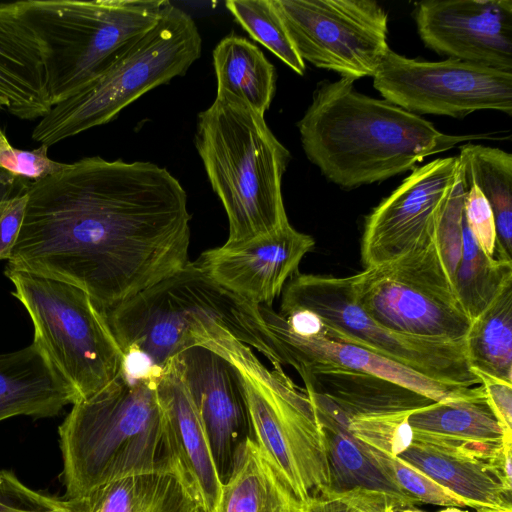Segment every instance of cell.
Instances as JSON below:
<instances>
[{"label": "cell", "mask_w": 512, "mask_h": 512, "mask_svg": "<svg viewBox=\"0 0 512 512\" xmlns=\"http://www.w3.org/2000/svg\"><path fill=\"white\" fill-rule=\"evenodd\" d=\"M0 103L22 120L41 119L52 108L43 48L18 1L0 3Z\"/></svg>", "instance_id": "44dd1931"}, {"label": "cell", "mask_w": 512, "mask_h": 512, "mask_svg": "<svg viewBox=\"0 0 512 512\" xmlns=\"http://www.w3.org/2000/svg\"><path fill=\"white\" fill-rule=\"evenodd\" d=\"M307 158L345 189L386 180L425 158L482 135H449L385 99L357 92L354 80L321 82L297 124Z\"/></svg>", "instance_id": "7a4b0ae2"}, {"label": "cell", "mask_w": 512, "mask_h": 512, "mask_svg": "<svg viewBox=\"0 0 512 512\" xmlns=\"http://www.w3.org/2000/svg\"><path fill=\"white\" fill-rule=\"evenodd\" d=\"M0 512H82V509L76 499L33 490L11 471L0 470Z\"/></svg>", "instance_id": "d590c367"}, {"label": "cell", "mask_w": 512, "mask_h": 512, "mask_svg": "<svg viewBox=\"0 0 512 512\" xmlns=\"http://www.w3.org/2000/svg\"><path fill=\"white\" fill-rule=\"evenodd\" d=\"M213 512H306L285 477L252 438L241 446Z\"/></svg>", "instance_id": "603a6c76"}, {"label": "cell", "mask_w": 512, "mask_h": 512, "mask_svg": "<svg viewBox=\"0 0 512 512\" xmlns=\"http://www.w3.org/2000/svg\"><path fill=\"white\" fill-rule=\"evenodd\" d=\"M217 91L228 92L264 116L276 91V70L252 42L231 34L213 50Z\"/></svg>", "instance_id": "f1b7e54d"}, {"label": "cell", "mask_w": 512, "mask_h": 512, "mask_svg": "<svg viewBox=\"0 0 512 512\" xmlns=\"http://www.w3.org/2000/svg\"><path fill=\"white\" fill-rule=\"evenodd\" d=\"M47 152L48 147L45 145L33 150L0 147V169L18 178L36 181L66 167V163L49 158Z\"/></svg>", "instance_id": "8d00e7d4"}, {"label": "cell", "mask_w": 512, "mask_h": 512, "mask_svg": "<svg viewBox=\"0 0 512 512\" xmlns=\"http://www.w3.org/2000/svg\"><path fill=\"white\" fill-rule=\"evenodd\" d=\"M395 512H423V511L415 510V509H412V508H405V509H401V510H398V511H395Z\"/></svg>", "instance_id": "bcb514c9"}, {"label": "cell", "mask_w": 512, "mask_h": 512, "mask_svg": "<svg viewBox=\"0 0 512 512\" xmlns=\"http://www.w3.org/2000/svg\"><path fill=\"white\" fill-rule=\"evenodd\" d=\"M481 512H512V510H495V509H485Z\"/></svg>", "instance_id": "f6af8a7d"}, {"label": "cell", "mask_w": 512, "mask_h": 512, "mask_svg": "<svg viewBox=\"0 0 512 512\" xmlns=\"http://www.w3.org/2000/svg\"><path fill=\"white\" fill-rule=\"evenodd\" d=\"M439 512H468V511L461 510L457 507H446L445 509H442Z\"/></svg>", "instance_id": "ee69618b"}, {"label": "cell", "mask_w": 512, "mask_h": 512, "mask_svg": "<svg viewBox=\"0 0 512 512\" xmlns=\"http://www.w3.org/2000/svg\"><path fill=\"white\" fill-rule=\"evenodd\" d=\"M466 189L464 216L467 226L480 249L487 256L495 257L497 237L490 204L476 186L470 185Z\"/></svg>", "instance_id": "74e56055"}, {"label": "cell", "mask_w": 512, "mask_h": 512, "mask_svg": "<svg viewBox=\"0 0 512 512\" xmlns=\"http://www.w3.org/2000/svg\"><path fill=\"white\" fill-rule=\"evenodd\" d=\"M31 181L18 178L0 169V200L13 197L27 190Z\"/></svg>", "instance_id": "b9f144b4"}, {"label": "cell", "mask_w": 512, "mask_h": 512, "mask_svg": "<svg viewBox=\"0 0 512 512\" xmlns=\"http://www.w3.org/2000/svg\"><path fill=\"white\" fill-rule=\"evenodd\" d=\"M313 409L323 434L328 463L329 486L324 493L382 494L395 499L404 508H412L419 503L382 472L365 445L350 433L348 418L334 419Z\"/></svg>", "instance_id": "cb8c5ba5"}, {"label": "cell", "mask_w": 512, "mask_h": 512, "mask_svg": "<svg viewBox=\"0 0 512 512\" xmlns=\"http://www.w3.org/2000/svg\"><path fill=\"white\" fill-rule=\"evenodd\" d=\"M413 440L446 445L512 446L490 410L480 385L472 396L434 402L408 417Z\"/></svg>", "instance_id": "d4e9b609"}, {"label": "cell", "mask_w": 512, "mask_h": 512, "mask_svg": "<svg viewBox=\"0 0 512 512\" xmlns=\"http://www.w3.org/2000/svg\"><path fill=\"white\" fill-rule=\"evenodd\" d=\"M390 512H395V511H390Z\"/></svg>", "instance_id": "7dc6e473"}, {"label": "cell", "mask_w": 512, "mask_h": 512, "mask_svg": "<svg viewBox=\"0 0 512 512\" xmlns=\"http://www.w3.org/2000/svg\"><path fill=\"white\" fill-rule=\"evenodd\" d=\"M410 414L405 412L354 417L349 420L348 429L365 445L397 457L413 440V432L408 423Z\"/></svg>", "instance_id": "836d02e7"}, {"label": "cell", "mask_w": 512, "mask_h": 512, "mask_svg": "<svg viewBox=\"0 0 512 512\" xmlns=\"http://www.w3.org/2000/svg\"><path fill=\"white\" fill-rule=\"evenodd\" d=\"M373 79L385 100L416 115L512 112V72L450 58L419 61L389 49Z\"/></svg>", "instance_id": "4fadbf2b"}, {"label": "cell", "mask_w": 512, "mask_h": 512, "mask_svg": "<svg viewBox=\"0 0 512 512\" xmlns=\"http://www.w3.org/2000/svg\"><path fill=\"white\" fill-rule=\"evenodd\" d=\"M397 457L474 504L477 512L512 510V470L507 462L499 465L459 446L418 440Z\"/></svg>", "instance_id": "ffe728a7"}, {"label": "cell", "mask_w": 512, "mask_h": 512, "mask_svg": "<svg viewBox=\"0 0 512 512\" xmlns=\"http://www.w3.org/2000/svg\"><path fill=\"white\" fill-rule=\"evenodd\" d=\"M301 59L341 77L374 76L390 49L388 14L373 0H271Z\"/></svg>", "instance_id": "7c38bea8"}, {"label": "cell", "mask_w": 512, "mask_h": 512, "mask_svg": "<svg viewBox=\"0 0 512 512\" xmlns=\"http://www.w3.org/2000/svg\"><path fill=\"white\" fill-rule=\"evenodd\" d=\"M396 505L386 498L322 494L309 499L306 512H389Z\"/></svg>", "instance_id": "f35d334b"}, {"label": "cell", "mask_w": 512, "mask_h": 512, "mask_svg": "<svg viewBox=\"0 0 512 512\" xmlns=\"http://www.w3.org/2000/svg\"><path fill=\"white\" fill-rule=\"evenodd\" d=\"M82 512H200L202 507L173 472H151L106 483L76 499Z\"/></svg>", "instance_id": "4316f807"}, {"label": "cell", "mask_w": 512, "mask_h": 512, "mask_svg": "<svg viewBox=\"0 0 512 512\" xmlns=\"http://www.w3.org/2000/svg\"><path fill=\"white\" fill-rule=\"evenodd\" d=\"M175 357L223 483L241 446L252 438L243 379L226 357L204 346L191 347Z\"/></svg>", "instance_id": "2e32d148"}, {"label": "cell", "mask_w": 512, "mask_h": 512, "mask_svg": "<svg viewBox=\"0 0 512 512\" xmlns=\"http://www.w3.org/2000/svg\"><path fill=\"white\" fill-rule=\"evenodd\" d=\"M282 365L292 366L299 375L331 371L371 374L411 389L435 402L474 395L480 388L444 384L395 361L355 345L325 338H299L269 331Z\"/></svg>", "instance_id": "d6986e66"}, {"label": "cell", "mask_w": 512, "mask_h": 512, "mask_svg": "<svg viewBox=\"0 0 512 512\" xmlns=\"http://www.w3.org/2000/svg\"><path fill=\"white\" fill-rule=\"evenodd\" d=\"M280 305L307 309L320 318L319 333L312 338L358 346L444 384L480 385L464 341L414 337L383 327L355 302L349 276L297 272L286 283Z\"/></svg>", "instance_id": "30bf717a"}, {"label": "cell", "mask_w": 512, "mask_h": 512, "mask_svg": "<svg viewBox=\"0 0 512 512\" xmlns=\"http://www.w3.org/2000/svg\"><path fill=\"white\" fill-rule=\"evenodd\" d=\"M27 199L26 190L13 197L0 200V260H8L18 238Z\"/></svg>", "instance_id": "60d3db41"}, {"label": "cell", "mask_w": 512, "mask_h": 512, "mask_svg": "<svg viewBox=\"0 0 512 512\" xmlns=\"http://www.w3.org/2000/svg\"><path fill=\"white\" fill-rule=\"evenodd\" d=\"M163 413L164 445L171 470L205 512H213L222 488L210 445L197 409L173 357L156 384Z\"/></svg>", "instance_id": "ac0fdd59"}, {"label": "cell", "mask_w": 512, "mask_h": 512, "mask_svg": "<svg viewBox=\"0 0 512 512\" xmlns=\"http://www.w3.org/2000/svg\"><path fill=\"white\" fill-rule=\"evenodd\" d=\"M27 195L7 265L76 285L102 311L189 262L187 193L154 163L85 157Z\"/></svg>", "instance_id": "6da1fadb"}, {"label": "cell", "mask_w": 512, "mask_h": 512, "mask_svg": "<svg viewBox=\"0 0 512 512\" xmlns=\"http://www.w3.org/2000/svg\"><path fill=\"white\" fill-rule=\"evenodd\" d=\"M76 401L74 390L36 343L0 354V421L53 417Z\"/></svg>", "instance_id": "7402d4cb"}, {"label": "cell", "mask_w": 512, "mask_h": 512, "mask_svg": "<svg viewBox=\"0 0 512 512\" xmlns=\"http://www.w3.org/2000/svg\"><path fill=\"white\" fill-rule=\"evenodd\" d=\"M466 192L459 170L440 214L435 234L436 246L452 282L462 254Z\"/></svg>", "instance_id": "e575fe53"}, {"label": "cell", "mask_w": 512, "mask_h": 512, "mask_svg": "<svg viewBox=\"0 0 512 512\" xmlns=\"http://www.w3.org/2000/svg\"><path fill=\"white\" fill-rule=\"evenodd\" d=\"M482 386L486 402L505 435L512 440V383L476 372Z\"/></svg>", "instance_id": "ab89813d"}, {"label": "cell", "mask_w": 512, "mask_h": 512, "mask_svg": "<svg viewBox=\"0 0 512 512\" xmlns=\"http://www.w3.org/2000/svg\"><path fill=\"white\" fill-rule=\"evenodd\" d=\"M464 185L483 193L493 212L496 227L495 258L512 261V155L480 144L459 147Z\"/></svg>", "instance_id": "83f0119b"}, {"label": "cell", "mask_w": 512, "mask_h": 512, "mask_svg": "<svg viewBox=\"0 0 512 512\" xmlns=\"http://www.w3.org/2000/svg\"><path fill=\"white\" fill-rule=\"evenodd\" d=\"M13 296L27 310L34 343L71 386L77 401L100 391L120 372L124 354L104 312L80 287L6 265Z\"/></svg>", "instance_id": "9c48e42d"}, {"label": "cell", "mask_w": 512, "mask_h": 512, "mask_svg": "<svg viewBox=\"0 0 512 512\" xmlns=\"http://www.w3.org/2000/svg\"><path fill=\"white\" fill-rule=\"evenodd\" d=\"M3 108L2 104L0 103V109ZM11 146L6 136L3 134V132L0 130V147H8Z\"/></svg>", "instance_id": "7bdbcfd3"}, {"label": "cell", "mask_w": 512, "mask_h": 512, "mask_svg": "<svg viewBox=\"0 0 512 512\" xmlns=\"http://www.w3.org/2000/svg\"><path fill=\"white\" fill-rule=\"evenodd\" d=\"M458 156L434 159L411 174L366 217L361 260L371 267L430 243L459 174Z\"/></svg>", "instance_id": "5bb4252c"}, {"label": "cell", "mask_w": 512, "mask_h": 512, "mask_svg": "<svg viewBox=\"0 0 512 512\" xmlns=\"http://www.w3.org/2000/svg\"><path fill=\"white\" fill-rule=\"evenodd\" d=\"M305 387L322 394L349 418L414 412L435 401L371 374L331 371L300 375Z\"/></svg>", "instance_id": "484cf974"}, {"label": "cell", "mask_w": 512, "mask_h": 512, "mask_svg": "<svg viewBox=\"0 0 512 512\" xmlns=\"http://www.w3.org/2000/svg\"><path fill=\"white\" fill-rule=\"evenodd\" d=\"M239 371L246 390L252 438L306 506L327 491L328 463L323 434L304 389L283 368H268L252 348L214 325L198 338Z\"/></svg>", "instance_id": "52a82bcc"}, {"label": "cell", "mask_w": 512, "mask_h": 512, "mask_svg": "<svg viewBox=\"0 0 512 512\" xmlns=\"http://www.w3.org/2000/svg\"><path fill=\"white\" fill-rule=\"evenodd\" d=\"M160 372L132 374L123 365L104 388L72 404L58 428L66 499L124 477L172 472L156 391Z\"/></svg>", "instance_id": "277c9868"}, {"label": "cell", "mask_w": 512, "mask_h": 512, "mask_svg": "<svg viewBox=\"0 0 512 512\" xmlns=\"http://www.w3.org/2000/svg\"><path fill=\"white\" fill-rule=\"evenodd\" d=\"M189 14L170 4L159 21L114 65L70 98L54 105L32 131L48 148L113 120L137 98L184 75L201 54Z\"/></svg>", "instance_id": "ba28073f"}, {"label": "cell", "mask_w": 512, "mask_h": 512, "mask_svg": "<svg viewBox=\"0 0 512 512\" xmlns=\"http://www.w3.org/2000/svg\"><path fill=\"white\" fill-rule=\"evenodd\" d=\"M511 282L512 261L487 256L464 221L462 254L453 277V285L459 302L471 321Z\"/></svg>", "instance_id": "4dcf8cb0"}, {"label": "cell", "mask_w": 512, "mask_h": 512, "mask_svg": "<svg viewBox=\"0 0 512 512\" xmlns=\"http://www.w3.org/2000/svg\"><path fill=\"white\" fill-rule=\"evenodd\" d=\"M415 21L436 53L512 72V0L422 1Z\"/></svg>", "instance_id": "9a60e30c"}, {"label": "cell", "mask_w": 512, "mask_h": 512, "mask_svg": "<svg viewBox=\"0 0 512 512\" xmlns=\"http://www.w3.org/2000/svg\"><path fill=\"white\" fill-rule=\"evenodd\" d=\"M355 302L394 332L463 342L471 319L456 295L435 238L386 263L349 276Z\"/></svg>", "instance_id": "8fae6325"}, {"label": "cell", "mask_w": 512, "mask_h": 512, "mask_svg": "<svg viewBox=\"0 0 512 512\" xmlns=\"http://www.w3.org/2000/svg\"><path fill=\"white\" fill-rule=\"evenodd\" d=\"M226 8L241 27L299 75L305 62L297 53L271 0H228Z\"/></svg>", "instance_id": "1f68e13d"}, {"label": "cell", "mask_w": 512, "mask_h": 512, "mask_svg": "<svg viewBox=\"0 0 512 512\" xmlns=\"http://www.w3.org/2000/svg\"><path fill=\"white\" fill-rule=\"evenodd\" d=\"M103 312L124 366L134 373L161 371L213 325L260 352L272 367L283 366L259 306L219 284L197 260Z\"/></svg>", "instance_id": "3957f363"}, {"label": "cell", "mask_w": 512, "mask_h": 512, "mask_svg": "<svg viewBox=\"0 0 512 512\" xmlns=\"http://www.w3.org/2000/svg\"><path fill=\"white\" fill-rule=\"evenodd\" d=\"M21 14L44 53L52 107L97 79L161 18L167 0H27Z\"/></svg>", "instance_id": "8992f818"}, {"label": "cell", "mask_w": 512, "mask_h": 512, "mask_svg": "<svg viewBox=\"0 0 512 512\" xmlns=\"http://www.w3.org/2000/svg\"><path fill=\"white\" fill-rule=\"evenodd\" d=\"M195 146L228 218L224 244L246 242L289 222L281 185L291 156L263 115L217 91L198 115Z\"/></svg>", "instance_id": "5b68a950"}, {"label": "cell", "mask_w": 512, "mask_h": 512, "mask_svg": "<svg viewBox=\"0 0 512 512\" xmlns=\"http://www.w3.org/2000/svg\"><path fill=\"white\" fill-rule=\"evenodd\" d=\"M365 447L382 472L397 487L419 503L423 502L444 507H470L476 510L474 504L441 486L432 478L400 460L398 457L380 452L367 445Z\"/></svg>", "instance_id": "d6a6232c"}, {"label": "cell", "mask_w": 512, "mask_h": 512, "mask_svg": "<svg viewBox=\"0 0 512 512\" xmlns=\"http://www.w3.org/2000/svg\"><path fill=\"white\" fill-rule=\"evenodd\" d=\"M314 245L312 236L288 222L246 242L206 250L197 261L239 297L257 306H272Z\"/></svg>", "instance_id": "e0dca14e"}, {"label": "cell", "mask_w": 512, "mask_h": 512, "mask_svg": "<svg viewBox=\"0 0 512 512\" xmlns=\"http://www.w3.org/2000/svg\"><path fill=\"white\" fill-rule=\"evenodd\" d=\"M464 344L473 371L512 383V282L472 320Z\"/></svg>", "instance_id": "f546056e"}]
</instances>
